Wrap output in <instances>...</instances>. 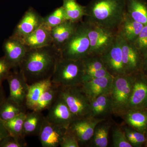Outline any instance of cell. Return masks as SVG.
Returning a JSON list of instances; mask_svg holds the SVG:
<instances>
[{
    "mask_svg": "<svg viewBox=\"0 0 147 147\" xmlns=\"http://www.w3.org/2000/svg\"><path fill=\"white\" fill-rule=\"evenodd\" d=\"M61 52L53 45L28 49L19 66L29 85L51 79Z\"/></svg>",
    "mask_w": 147,
    "mask_h": 147,
    "instance_id": "6da1fadb",
    "label": "cell"
},
{
    "mask_svg": "<svg viewBox=\"0 0 147 147\" xmlns=\"http://www.w3.org/2000/svg\"><path fill=\"white\" fill-rule=\"evenodd\" d=\"M85 11V22L117 31L126 12L125 0H92Z\"/></svg>",
    "mask_w": 147,
    "mask_h": 147,
    "instance_id": "7a4b0ae2",
    "label": "cell"
},
{
    "mask_svg": "<svg viewBox=\"0 0 147 147\" xmlns=\"http://www.w3.org/2000/svg\"><path fill=\"white\" fill-rule=\"evenodd\" d=\"M84 73L82 60L66 59L61 57L55 66L51 81L60 87L81 86L84 82Z\"/></svg>",
    "mask_w": 147,
    "mask_h": 147,
    "instance_id": "3957f363",
    "label": "cell"
},
{
    "mask_svg": "<svg viewBox=\"0 0 147 147\" xmlns=\"http://www.w3.org/2000/svg\"><path fill=\"white\" fill-rule=\"evenodd\" d=\"M89 38L86 23L81 21L75 32L61 50V57L66 59L82 60L89 55Z\"/></svg>",
    "mask_w": 147,
    "mask_h": 147,
    "instance_id": "277c9868",
    "label": "cell"
},
{
    "mask_svg": "<svg viewBox=\"0 0 147 147\" xmlns=\"http://www.w3.org/2000/svg\"><path fill=\"white\" fill-rule=\"evenodd\" d=\"M134 74H124L113 78L110 92L113 115L120 117L126 112L134 81Z\"/></svg>",
    "mask_w": 147,
    "mask_h": 147,
    "instance_id": "5b68a950",
    "label": "cell"
},
{
    "mask_svg": "<svg viewBox=\"0 0 147 147\" xmlns=\"http://www.w3.org/2000/svg\"><path fill=\"white\" fill-rule=\"evenodd\" d=\"M59 95L67 105L75 119L90 117V99L81 86L60 87Z\"/></svg>",
    "mask_w": 147,
    "mask_h": 147,
    "instance_id": "8992f818",
    "label": "cell"
},
{
    "mask_svg": "<svg viewBox=\"0 0 147 147\" xmlns=\"http://www.w3.org/2000/svg\"><path fill=\"white\" fill-rule=\"evenodd\" d=\"M85 23L90 40L89 55L100 56L115 39L117 31Z\"/></svg>",
    "mask_w": 147,
    "mask_h": 147,
    "instance_id": "52a82bcc",
    "label": "cell"
},
{
    "mask_svg": "<svg viewBox=\"0 0 147 147\" xmlns=\"http://www.w3.org/2000/svg\"><path fill=\"white\" fill-rule=\"evenodd\" d=\"M105 68L113 77L126 74L123 63L121 41L117 34L113 42L100 55Z\"/></svg>",
    "mask_w": 147,
    "mask_h": 147,
    "instance_id": "ba28073f",
    "label": "cell"
},
{
    "mask_svg": "<svg viewBox=\"0 0 147 147\" xmlns=\"http://www.w3.org/2000/svg\"><path fill=\"white\" fill-rule=\"evenodd\" d=\"M104 120L105 119L94 118L91 117L75 119L67 129L75 135L80 147L88 146L96 126Z\"/></svg>",
    "mask_w": 147,
    "mask_h": 147,
    "instance_id": "9c48e42d",
    "label": "cell"
},
{
    "mask_svg": "<svg viewBox=\"0 0 147 147\" xmlns=\"http://www.w3.org/2000/svg\"><path fill=\"white\" fill-rule=\"evenodd\" d=\"M135 109H147V75L141 71L134 75L126 112Z\"/></svg>",
    "mask_w": 147,
    "mask_h": 147,
    "instance_id": "30bf717a",
    "label": "cell"
},
{
    "mask_svg": "<svg viewBox=\"0 0 147 147\" xmlns=\"http://www.w3.org/2000/svg\"><path fill=\"white\" fill-rule=\"evenodd\" d=\"M42 17L32 7H30L24 13L16 26L11 37L21 40L31 34L43 24Z\"/></svg>",
    "mask_w": 147,
    "mask_h": 147,
    "instance_id": "8fae6325",
    "label": "cell"
},
{
    "mask_svg": "<svg viewBox=\"0 0 147 147\" xmlns=\"http://www.w3.org/2000/svg\"><path fill=\"white\" fill-rule=\"evenodd\" d=\"M6 80L10 90L8 97L19 105L26 106L29 85L24 74L20 70L10 71Z\"/></svg>",
    "mask_w": 147,
    "mask_h": 147,
    "instance_id": "7c38bea8",
    "label": "cell"
},
{
    "mask_svg": "<svg viewBox=\"0 0 147 147\" xmlns=\"http://www.w3.org/2000/svg\"><path fill=\"white\" fill-rule=\"evenodd\" d=\"M48 110L45 117L46 119L62 128L67 129L75 119L67 105L59 95Z\"/></svg>",
    "mask_w": 147,
    "mask_h": 147,
    "instance_id": "4fadbf2b",
    "label": "cell"
},
{
    "mask_svg": "<svg viewBox=\"0 0 147 147\" xmlns=\"http://www.w3.org/2000/svg\"><path fill=\"white\" fill-rule=\"evenodd\" d=\"M123 63L125 74H134L141 71L142 56L134 43L121 36Z\"/></svg>",
    "mask_w": 147,
    "mask_h": 147,
    "instance_id": "5bb4252c",
    "label": "cell"
},
{
    "mask_svg": "<svg viewBox=\"0 0 147 147\" xmlns=\"http://www.w3.org/2000/svg\"><path fill=\"white\" fill-rule=\"evenodd\" d=\"M3 48L4 57L12 68H19L28 51L26 46L19 40L10 36L5 40Z\"/></svg>",
    "mask_w": 147,
    "mask_h": 147,
    "instance_id": "9a60e30c",
    "label": "cell"
},
{
    "mask_svg": "<svg viewBox=\"0 0 147 147\" xmlns=\"http://www.w3.org/2000/svg\"><path fill=\"white\" fill-rule=\"evenodd\" d=\"M66 129L51 123L45 118L38 136L42 146L57 147L60 146Z\"/></svg>",
    "mask_w": 147,
    "mask_h": 147,
    "instance_id": "2e32d148",
    "label": "cell"
},
{
    "mask_svg": "<svg viewBox=\"0 0 147 147\" xmlns=\"http://www.w3.org/2000/svg\"><path fill=\"white\" fill-rule=\"evenodd\" d=\"M113 78V76H108L89 80L84 82L81 88L91 100L101 95L110 93Z\"/></svg>",
    "mask_w": 147,
    "mask_h": 147,
    "instance_id": "e0dca14e",
    "label": "cell"
},
{
    "mask_svg": "<svg viewBox=\"0 0 147 147\" xmlns=\"http://www.w3.org/2000/svg\"><path fill=\"white\" fill-rule=\"evenodd\" d=\"M78 22L66 20L59 26L51 29L52 45L61 51L62 48L72 36L79 25Z\"/></svg>",
    "mask_w": 147,
    "mask_h": 147,
    "instance_id": "ac0fdd59",
    "label": "cell"
},
{
    "mask_svg": "<svg viewBox=\"0 0 147 147\" xmlns=\"http://www.w3.org/2000/svg\"><path fill=\"white\" fill-rule=\"evenodd\" d=\"M90 117L94 118L107 119L113 115V105L110 93L101 95L90 102Z\"/></svg>",
    "mask_w": 147,
    "mask_h": 147,
    "instance_id": "d6986e66",
    "label": "cell"
},
{
    "mask_svg": "<svg viewBox=\"0 0 147 147\" xmlns=\"http://www.w3.org/2000/svg\"><path fill=\"white\" fill-rule=\"evenodd\" d=\"M51 30L43 24L21 41L28 49L40 48L52 45Z\"/></svg>",
    "mask_w": 147,
    "mask_h": 147,
    "instance_id": "ffe728a7",
    "label": "cell"
},
{
    "mask_svg": "<svg viewBox=\"0 0 147 147\" xmlns=\"http://www.w3.org/2000/svg\"><path fill=\"white\" fill-rule=\"evenodd\" d=\"M126 124L141 133L147 132V109H135L127 111L121 116Z\"/></svg>",
    "mask_w": 147,
    "mask_h": 147,
    "instance_id": "44dd1931",
    "label": "cell"
},
{
    "mask_svg": "<svg viewBox=\"0 0 147 147\" xmlns=\"http://www.w3.org/2000/svg\"><path fill=\"white\" fill-rule=\"evenodd\" d=\"M144 26L143 24L134 21L125 12L117 33L123 39L134 43Z\"/></svg>",
    "mask_w": 147,
    "mask_h": 147,
    "instance_id": "7402d4cb",
    "label": "cell"
},
{
    "mask_svg": "<svg viewBox=\"0 0 147 147\" xmlns=\"http://www.w3.org/2000/svg\"><path fill=\"white\" fill-rule=\"evenodd\" d=\"M114 122L111 118H110L98 124L95 128L93 135L89 144V146L108 147L109 133Z\"/></svg>",
    "mask_w": 147,
    "mask_h": 147,
    "instance_id": "603a6c76",
    "label": "cell"
},
{
    "mask_svg": "<svg viewBox=\"0 0 147 147\" xmlns=\"http://www.w3.org/2000/svg\"><path fill=\"white\" fill-rule=\"evenodd\" d=\"M32 111L26 113L24 125V134L25 137L38 136L45 121V117L42 112Z\"/></svg>",
    "mask_w": 147,
    "mask_h": 147,
    "instance_id": "cb8c5ba5",
    "label": "cell"
},
{
    "mask_svg": "<svg viewBox=\"0 0 147 147\" xmlns=\"http://www.w3.org/2000/svg\"><path fill=\"white\" fill-rule=\"evenodd\" d=\"M125 11L134 21L147 26V2L146 0H125Z\"/></svg>",
    "mask_w": 147,
    "mask_h": 147,
    "instance_id": "d4e9b609",
    "label": "cell"
},
{
    "mask_svg": "<svg viewBox=\"0 0 147 147\" xmlns=\"http://www.w3.org/2000/svg\"><path fill=\"white\" fill-rule=\"evenodd\" d=\"M52 84L51 79H49L29 85L26 103L27 109L32 110L43 92Z\"/></svg>",
    "mask_w": 147,
    "mask_h": 147,
    "instance_id": "484cf974",
    "label": "cell"
},
{
    "mask_svg": "<svg viewBox=\"0 0 147 147\" xmlns=\"http://www.w3.org/2000/svg\"><path fill=\"white\" fill-rule=\"evenodd\" d=\"M60 87L53 84L45 90L31 110L42 112L48 110L59 97Z\"/></svg>",
    "mask_w": 147,
    "mask_h": 147,
    "instance_id": "4316f807",
    "label": "cell"
},
{
    "mask_svg": "<svg viewBox=\"0 0 147 147\" xmlns=\"http://www.w3.org/2000/svg\"><path fill=\"white\" fill-rule=\"evenodd\" d=\"M26 106L19 105L8 97L0 105V119L9 120L22 113H26Z\"/></svg>",
    "mask_w": 147,
    "mask_h": 147,
    "instance_id": "83f0119b",
    "label": "cell"
},
{
    "mask_svg": "<svg viewBox=\"0 0 147 147\" xmlns=\"http://www.w3.org/2000/svg\"><path fill=\"white\" fill-rule=\"evenodd\" d=\"M67 20L78 22L85 15V6L77 2L76 0H63L62 5Z\"/></svg>",
    "mask_w": 147,
    "mask_h": 147,
    "instance_id": "f1b7e54d",
    "label": "cell"
},
{
    "mask_svg": "<svg viewBox=\"0 0 147 147\" xmlns=\"http://www.w3.org/2000/svg\"><path fill=\"white\" fill-rule=\"evenodd\" d=\"M26 113H21L9 120L3 121L9 135L26 137L24 134V125Z\"/></svg>",
    "mask_w": 147,
    "mask_h": 147,
    "instance_id": "f546056e",
    "label": "cell"
},
{
    "mask_svg": "<svg viewBox=\"0 0 147 147\" xmlns=\"http://www.w3.org/2000/svg\"><path fill=\"white\" fill-rule=\"evenodd\" d=\"M120 125L124 131L127 139L132 147H141L145 143L146 141L145 134L135 130L124 122Z\"/></svg>",
    "mask_w": 147,
    "mask_h": 147,
    "instance_id": "4dcf8cb0",
    "label": "cell"
},
{
    "mask_svg": "<svg viewBox=\"0 0 147 147\" xmlns=\"http://www.w3.org/2000/svg\"><path fill=\"white\" fill-rule=\"evenodd\" d=\"M112 131V146L132 147L127 139L124 131L120 125L114 122L111 128Z\"/></svg>",
    "mask_w": 147,
    "mask_h": 147,
    "instance_id": "1f68e13d",
    "label": "cell"
},
{
    "mask_svg": "<svg viewBox=\"0 0 147 147\" xmlns=\"http://www.w3.org/2000/svg\"><path fill=\"white\" fill-rule=\"evenodd\" d=\"M67 20L62 6L56 9L52 13L43 17V24L48 28L59 26Z\"/></svg>",
    "mask_w": 147,
    "mask_h": 147,
    "instance_id": "d6a6232c",
    "label": "cell"
},
{
    "mask_svg": "<svg viewBox=\"0 0 147 147\" xmlns=\"http://www.w3.org/2000/svg\"><path fill=\"white\" fill-rule=\"evenodd\" d=\"M82 60L85 71L105 68L101 56L99 55H88Z\"/></svg>",
    "mask_w": 147,
    "mask_h": 147,
    "instance_id": "836d02e7",
    "label": "cell"
},
{
    "mask_svg": "<svg viewBox=\"0 0 147 147\" xmlns=\"http://www.w3.org/2000/svg\"><path fill=\"white\" fill-rule=\"evenodd\" d=\"M27 143L25 137L9 135L0 141V147H26Z\"/></svg>",
    "mask_w": 147,
    "mask_h": 147,
    "instance_id": "e575fe53",
    "label": "cell"
},
{
    "mask_svg": "<svg viewBox=\"0 0 147 147\" xmlns=\"http://www.w3.org/2000/svg\"><path fill=\"white\" fill-rule=\"evenodd\" d=\"M134 44L142 55L147 50V26H144Z\"/></svg>",
    "mask_w": 147,
    "mask_h": 147,
    "instance_id": "d590c367",
    "label": "cell"
},
{
    "mask_svg": "<svg viewBox=\"0 0 147 147\" xmlns=\"http://www.w3.org/2000/svg\"><path fill=\"white\" fill-rule=\"evenodd\" d=\"M60 146L61 147H80L75 135L67 129L64 134Z\"/></svg>",
    "mask_w": 147,
    "mask_h": 147,
    "instance_id": "8d00e7d4",
    "label": "cell"
},
{
    "mask_svg": "<svg viewBox=\"0 0 147 147\" xmlns=\"http://www.w3.org/2000/svg\"><path fill=\"white\" fill-rule=\"evenodd\" d=\"M108 76L111 75L105 68L85 71L84 76V82L92 79Z\"/></svg>",
    "mask_w": 147,
    "mask_h": 147,
    "instance_id": "74e56055",
    "label": "cell"
},
{
    "mask_svg": "<svg viewBox=\"0 0 147 147\" xmlns=\"http://www.w3.org/2000/svg\"><path fill=\"white\" fill-rule=\"evenodd\" d=\"M11 69L10 64L4 56L0 58V86H2L3 82L6 80Z\"/></svg>",
    "mask_w": 147,
    "mask_h": 147,
    "instance_id": "f35d334b",
    "label": "cell"
},
{
    "mask_svg": "<svg viewBox=\"0 0 147 147\" xmlns=\"http://www.w3.org/2000/svg\"><path fill=\"white\" fill-rule=\"evenodd\" d=\"M9 135V133L5 126L3 121L0 119V141Z\"/></svg>",
    "mask_w": 147,
    "mask_h": 147,
    "instance_id": "ab89813d",
    "label": "cell"
},
{
    "mask_svg": "<svg viewBox=\"0 0 147 147\" xmlns=\"http://www.w3.org/2000/svg\"><path fill=\"white\" fill-rule=\"evenodd\" d=\"M142 62L141 71L147 75V50L142 54Z\"/></svg>",
    "mask_w": 147,
    "mask_h": 147,
    "instance_id": "60d3db41",
    "label": "cell"
},
{
    "mask_svg": "<svg viewBox=\"0 0 147 147\" xmlns=\"http://www.w3.org/2000/svg\"><path fill=\"white\" fill-rule=\"evenodd\" d=\"M6 98L3 86H0V105Z\"/></svg>",
    "mask_w": 147,
    "mask_h": 147,
    "instance_id": "b9f144b4",
    "label": "cell"
},
{
    "mask_svg": "<svg viewBox=\"0 0 147 147\" xmlns=\"http://www.w3.org/2000/svg\"><path fill=\"white\" fill-rule=\"evenodd\" d=\"M146 135V141L145 142V143H146V146L147 147V132L146 133V134H145Z\"/></svg>",
    "mask_w": 147,
    "mask_h": 147,
    "instance_id": "7bdbcfd3",
    "label": "cell"
}]
</instances>
